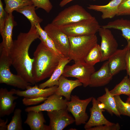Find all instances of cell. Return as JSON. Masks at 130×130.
I'll use <instances>...</instances> for the list:
<instances>
[{
	"instance_id": "obj_1",
	"label": "cell",
	"mask_w": 130,
	"mask_h": 130,
	"mask_svg": "<svg viewBox=\"0 0 130 130\" xmlns=\"http://www.w3.org/2000/svg\"><path fill=\"white\" fill-rule=\"evenodd\" d=\"M39 38L35 26H31L28 32L20 33L13 41L8 54L17 74L32 85L36 83L32 73L33 59L29 56V50L32 42Z\"/></svg>"
},
{
	"instance_id": "obj_2",
	"label": "cell",
	"mask_w": 130,
	"mask_h": 130,
	"mask_svg": "<svg viewBox=\"0 0 130 130\" xmlns=\"http://www.w3.org/2000/svg\"><path fill=\"white\" fill-rule=\"evenodd\" d=\"M33 56L32 73L36 83L50 77L63 58L41 41L37 46Z\"/></svg>"
},
{
	"instance_id": "obj_3",
	"label": "cell",
	"mask_w": 130,
	"mask_h": 130,
	"mask_svg": "<svg viewBox=\"0 0 130 130\" xmlns=\"http://www.w3.org/2000/svg\"><path fill=\"white\" fill-rule=\"evenodd\" d=\"M68 37L70 47L68 57L75 62L84 60L90 51L98 44L95 34Z\"/></svg>"
},
{
	"instance_id": "obj_4",
	"label": "cell",
	"mask_w": 130,
	"mask_h": 130,
	"mask_svg": "<svg viewBox=\"0 0 130 130\" xmlns=\"http://www.w3.org/2000/svg\"><path fill=\"white\" fill-rule=\"evenodd\" d=\"M12 65L7 53L3 48L0 47V83L5 84L23 90L32 85L20 75L13 74L10 68Z\"/></svg>"
},
{
	"instance_id": "obj_5",
	"label": "cell",
	"mask_w": 130,
	"mask_h": 130,
	"mask_svg": "<svg viewBox=\"0 0 130 130\" xmlns=\"http://www.w3.org/2000/svg\"><path fill=\"white\" fill-rule=\"evenodd\" d=\"M93 17L83 7L76 4L65 8L61 11L51 23L60 27L90 19Z\"/></svg>"
},
{
	"instance_id": "obj_6",
	"label": "cell",
	"mask_w": 130,
	"mask_h": 130,
	"mask_svg": "<svg viewBox=\"0 0 130 130\" xmlns=\"http://www.w3.org/2000/svg\"><path fill=\"white\" fill-rule=\"evenodd\" d=\"M59 27L68 36L75 37L95 34L101 27L93 16L90 19Z\"/></svg>"
},
{
	"instance_id": "obj_7",
	"label": "cell",
	"mask_w": 130,
	"mask_h": 130,
	"mask_svg": "<svg viewBox=\"0 0 130 130\" xmlns=\"http://www.w3.org/2000/svg\"><path fill=\"white\" fill-rule=\"evenodd\" d=\"M95 71L94 66L83 60L75 62L72 65H66L62 75L77 78L85 87L89 86L91 75Z\"/></svg>"
},
{
	"instance_id": "obj_8",
	"label": "cell",
	"mask_w": 130,
	"mask_h": 130,
	"mask_svg": "<svg viewBox=\"0 0 130 130\" xmlns=\"http://www.w3.org/2000/svg\"><path fill=\"white\" fill-rule=\"evenodd\" d=\"M92 98L91 97L82 100L76 95H72L70 100L67 101L66 109L74 117L77 125L86 123L89 116L86 112V109Z\"/></svg>"
},
{
	"instance_id": "obj_9",
	"label": "cell",
	"mask_w": 130,
	"mask_h": 130,
	"mask_svg": "<svg viewBox=\"0 0 130 130\" xmlns=\"http://www.w3.org/2000/svg\"><path fill=\"white\" fill-rule=\"evenodd\" d=\"M53 41L58 51L65 57H68L70 44L68 36L60 27L51 23L44 29Z\"/></svg>"
},
{
	"instance_id": "obj_10",
	"label": "cell",
	"mask_w": 130,
	"mask_h": 130,
	"mask_svg": "<svg viewBox=\"0 0 130 130\" xmlns=\"http://www.w3.org/2000/svg\"><path fill=\"white\" fill-rule=\"evenodd\" d=\"M101 38L100 46L102 53L101 62L107 60L109 57L118 49V44L109 29L101 27L98 30Z\"/></svg>"
},
{
	"instance_id": "obj_11",
	"label": "cell",
	"mask_w": 130,
	"mask_h": 130,
	"mask_svg": "<svg viewBox=\"0 0 130 130\" xmlns=\"http://www.w3.org/2000/svg\"><path fill=\"white\" fill-rule=\"evenodd\" d=\"M68 101L63 99L62 96L55 93L48 97L41 104L27 107L25 110L26 112L33 111L37 112L46 111L47 112L66 109Z\"/></svg>"
},
{
	"instance_id": "obj_12",
	"label": "cell",
	"mask_w": 130,
	"mask_h": 130,
	"mask_svg": "<svg viewBox=\"0 0 130 130\" xmlns=\"http://www.w3.org/2000/svg\"><path fill=\"white\" fill-rule=\"evenodd\" d=\"M51 130H62L73 123L75 120L68 113L67 109L47 112Z\"/></svg>"
},
{
	"instance_id": "obj_13",
	"label": "cell",
	"mask_w": 130,
	"mask_h": 130,
	"mask_svg": "<svg viewBox=\"0 0 130 130\" xmlns=\"http://www.w3.org/2000/svg\"><path fill=\"white\" fill-rule=\"evenodd\" d=\"M92 106L90 108V116L84 126L86 130L94 127L102 125H112L113 123L108 120L104 117L103 112L104 111L102 104L95 98L91 101Z\"/></svg>"
},
{
	"instance_id": "obj_14",
	"label": "cell",
	"mask_w": 130,
	"mask_h": 130,
	"mask_svg": "<svg viewBox=\"0 0 130 130\" xmlns=\"http://www.w3.org/2000/svg\"><path fill=\"white\" fill-rule=\"evenodd\" d=\"M11 90L9 91L6 88L0 89V117L8 116L14 110L17 103L14 102L18 97Z\"/></svg>"
},
{
	"instance_id": "obj_15",
	"label": "cell",
	"mask_w": 130,
	"mask_h": 130,
	"mask_svg": "<svg viewBox=\"0 0 130 130\" xmlns=\"http://www.w3.org/2000/svg\"><path fill=\"white\" fill-rule=\"evenodd\" d=\"M31 85L24 91L14 89L11 90L14 94L25 98H47L55 93L58 86L55 85L47 88L42 89L39 88V86L37 85L33 86Z\"/></svg>"
},
{
	"instance_id": "obj_16",
	"label": "cell",
	"mask_w": 130,
	"mask_h": 130,
	"mask_svg": "<svg viewBox=\"0 0 130 130\" xmlns=\"http://www.w3.org/2000/svg\"><path fill=\"white\" fill-rule=\"evenodd\" d=\"M17 25V22L14 20L12 13H9L4 27L0 31L2 40L0 43V47L3 48L8 55L13 42L12 39L13 28Z\"/></svg>"
},
{
	"instance_id": "obj_17",
	"label": "cell",
	"mask_w": 130,
	"mask_h": 130,
	"mask_svg": "<svg viewBox=\"0 0 130 130\" xmlns=\"http://www.w3.org/2000/svg\"><path fill=\"white\" fill-rule=\"evenodd\" d=\"M113 76L110 69L108 61H107L98 70L92 74L89 86L91 87L104 86L110 82Z\"/></svg>"
},
{
	"instance_id": "obj_18",
	"label": "cell",
	"mask_w": 130,
	"mask_h": 130,
	"mask_svg": "<svg viewBox=\"0 0 130 130\" xmlns=\"http://www.w3.org/2000/svg\"><path fill=\"white\" fill-rule=\"evenodd\" d=\"M127 50L126 46L123 49H118L107 60L109 68L113 76L126 70V55Z\"/></svg>"
},
{
	"instance_id": "obj_19",
	"label": "cell",
	"mask_w": 130,
	"mask_h": 130,
	"mask_svg": "<svg viewBox=\"0 0 130 130\" xmlns=\"http://www.w3.org/2000/svg\"><path fill=\"white\" fill-rule=\"evenodd\" d=\"M83 85L78 79L75 80L68 79L62 75L59 78L58 85L55 93L64 97L67 100H70L71 92L75 88Z\"/></svg>"
},
{
	"instance_id": "obj_20",
	"label": "cell",
	"mask_w": 130,
	"mask_h": 130,
	"mask_svg": "<svg viewBox=\"0 0 130 130\" xmlns=\"http://www.w3.org/2000/svg\"><path fill=\"white\" fill-rule=\"evenodd\" d=\"M122 0H112L104 5H89L88 9L101 12V18L104 19H111L117 15L119 5Z\"/></svg>"
},
{
	"instance_id": "obj_21",
	"label": "cell",
	"mask_w": 130,
	"mask_h": 130,
	"mask_svg": "<svg viewBox=\"0 0 130 130\" xmlns=\"http://www.w3.org/2000/svg\"><path fill=\"white\" fill-rule=\"evenodd\" d=\"M28 112L24 123L31 130H51L49 125H45L46 121L41 111H30Z\"/></svg>"
},
{
	"instance_id": "obj_22",
	"label": "cell",
	"mask_w": 130,
	"mask_h": 130,
	"mask_svg": "<svg viewBox=\"0 0 130 130\" xmlns=\"http://www.w3.org/2000/svg\"><path fill=\"white\" fill-rule=\"evenodd\" d=\"M101 27L107 29L113 28L120 30L123 36L127 42L128 50H130V21L123 18L118 19L109 22Z\"/></svg>"
},
{
	"instance_id": "obj_23",
	"label": "cell",
	"mask_w": 130,
	"mask_h": 130,
	"mask_svg": "<svg viewBox=\"0 0 130 130\" xmlns=\"http://www.w3.org/2000/svg\"><path fill=\"white\" fill-rule=\"evenodd\" d=\"M70 61L68 57L61 58L58 65L50 78L45 82L40 84L39 87L44 89L46 87H49L55 85L58 86L59 78L62 74L65 66Z\"/></svg>"
},
{
	"instance_id": "obj_24",
	"label": "cell",
	"mask_w": 130,
	"mask_h": 130,
	"mask_svg": "<svg viewBox=\"0 0 130 130\" xmlns=\"http://www.w3.org/2000/svg\"><path fill=\"white\" fill-rule=\"evenodd\" d=\"M105 93L97 99L102 104L103 109L111 115L113 114L120 116L121 115L118 110L114 96L110 93L108 88L105 87Z\"/></svg>"
},
{
	"instance_id": "obj_25",
	"label": "cell",
	"mask_w": 130,
	"mask_h": 130,
	"mask_svg": "<svg viewBox=\"0 0 130 130\" xmlns=\"http://www.w3.org/2000/svg\"><path fill=\"white\" fill-rule=\"evenodd\" d=\"M36 8L33 5L26 6L16 11L24 15L29 21L31 26H35L38 23H40L43 20L39 17L36 14Z\"/></svg>"
},
{
	"instance_id": "obj_26",
	"label": "cell",
	"mask_w": 130,
	"mask_h": 130,
	"mask_svg": "<svg viewBox=\"0 0 130 130\" xmlns=\"http://www.w3.org/2000/svg\"><path fill=\"white\" fill-rule=\"evenodd\" d=\"M114 96L121 94L130 96V79L128 75L124 76L121 81L110 91Z\"/></svg>"
},
{
	"instance_id": "obj_27",
	"label": "cell",
	"mask_w": 130,
	"mask_h": 130,
	"mask_svg": "<svg viewBox=\"0 0 130 130\" xmlns=\"http://www.w3.org/2000/svg\"><path fill=\"white\" fill-rule=\"evenodd\" d=\"M5 10L8 13H12L27 5L33 4L30 0H4Z\"/></svg>"
},
{
	"instance_id": "obj_28",
	"label": "cell",
	"mask_w": 130,
	"mask_h": 130,
	"mask_svg": "<svg viewBox=\"0 0 130 130\" xmlns=\"http://www.w3.org/2000/svg\"><path fill=\"white\" fill-rule=\"evenodd\" d=\"M102 57L100 46L97 44L90 51L84 61L88 64L94 66L97 63L101 61Z\"/></svg>"
},
{
	"instance_id": "obj_29",
	"label": "cell",
	"mask_w": 130,
	"mask_h": 130,
	"mask_svg": "<svg viewBox=\"0 0 130 130\" xmlns=\"http://www.w3.org/2000/svg\"><path fill=\"white\" fill-rule=\"evenodd\" d=\"M22 110L19 108L15 110L11 120L7 125V130H23L21 117Z\"/></svg>"
},
{
	"instance_id": "obj_30",
	"label": "cell",
	"mask_w": 130,
	"mask_h": 130,
	"mask_svg": "<svg viewBox=\"0 0 130 130\" xmlns=\"http://www.w3.org/2000/svg\"><path fill=\"white\" fill-rule=\"evenodd\" d=\"M114 97L117 108L120 114L130 117V104L123 101L119 95H115Z\"/></svg>"
},
{
	"instance_id": "obj_31",
	"label": "cell",
	"mask_w": 130,
	"mask_h": 130,
	"mask_svg": "<svg viewBox=\"0 0 130 130\" xmlns=\"http://www.w3.org/2000/svg\"><path fill=\"white\" fill-rule=\"evenodd\" d=\"M36 9H42L47 13H49L52 9V6L49 0H30Z\"/></svg>"
},
{
	"instance_id": "obj_32",
	"label": "cell",
	"mask_w": 130,
	"mask_h": 130,
	"mask_svg": "<svg viewBox=\"0 0 130 130\" xmlns=\"http://www.w3.org/2000/svg\"><path fill=\"white\" fill-rule=\"evenodd\" d=\"M130 15V0H122L118 6L117 16Z\"/></svg>"
},
{
	"instance_id": "obj_33",
	"label": "cell",
	"mask_w": 130,
	"mask_h": 130,
	"mask_svg": "<svg viewBox=\"0 0 130 130\" xmlns=\"http://www.w3.org/2000/svg\"><path fill=\"white\" fill-rule=\"evenodd\" d=\"M120 129L119 124L114 123L112 125H102L94 126L87 130H119Z\"/></svg>"
},
{
	"instance_id": "obj_34",
	"label": "cell",
	"mask_w": 130,
	"mask_h": 130,
	"mask_svg": "<svg viewBox=\"0 0 130 130\" xmlns=\"http://www.w3.org/2000/svg\"><path fill=\"white\" fill-rule=\"evenodd\" d=\"M8 14L4 9L2 0H0V31L4 26Z\"/></svg>"
},
{
	"instance_id": "obj_35",
	"label": "cell",
	"mask_w": 130,
	"mask_h": 130,
	"mask_svg": "<svg viewBox=\"0 0 130 130\" xmlns=\"http://www.w3.org/2000/svg\"><path fill=\"white\" fill-rule=\"evenodd\" d=\"M47 98L39 97L34 98H24L22 100L23 103L26 106L35 105L45 101Z\"/></svg>"
},
{
	"instance_id": "obj_36",
	"label": "cell",
	"mask_w": 130,
	"mask_h": 130,
	"mask_svg": "<svg viewBox=\"0 0 130 130\" xmlns=\"http://www.w3.org/2000/svg\"><path fill=\"white\" fill-rule=\"evenodd\" d=\"M126 68L127 75L130 79V50H128L126 55Z\"/></svg>"
},
{
	"instance_id": "obj_37",
	"label": "cell",
	"mask_w": 130,
	"mask_h": 130,
	"mask_svg": "<svg viewBox=\"0 0 130 130\" xmlns=\"http://www.w3.org/2000/svg\"><path fill=\"white\" fill-rule=\"evenodd\" d=\"M8 122L7 119L5 121L0 118V130H7V125H6Z\"/></svg>"
},
{
	"instance_id": "obj_38",
	"label": "cell",
	"mask_w": 130,
	"mask_h": 130,
	"mask_svg": "<svg viewBox=\"0 0 130 130\" xmlns=\"http://www.w3.org/2000/svg\"><path fill=\"white\" fill-rule=\"evenodd\" d=\"M74 0H62L60 2L59 6L61 7H63L66 4Z\"/></svg>"
},
{
	"instance_id": "obj_39",
	"label": "cell",
	"mask_w": 130,
	"mask_h": 130,
	"mask_svg": "<svg viewBox=\"0 0 130 130\" xmlns=\"http://www.w3.org/2000/svg\"><path fill=\"white\" fill-rule=\"evenodd\" d=\"M126 102H127L130 104V96L127 99Z\"/></svg>"
},
{
	"instance_id": "obj_40",
	"label": "cell",
	"mask_w": 130,
	"mask_h": 130,
	"mask_svg": "<svg viewBox=\"0 0 130 130\" xmlns=\"http://www.w3.org/2000/svg\"></svg>"
}]
</instances>
